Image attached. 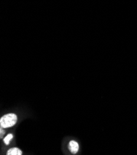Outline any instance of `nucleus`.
I'll return each instance as SVG.
<instances>
[{
	"label": "nucleus",
	"mask_w": 137,
	"mask_h": 155,
	"mask_svg": "<svg viewBox=\"0 0 137 155\" xmlns=\"http://www.w3.org/2000/svg\"><path fill=\"white\" fill-rule=\"evenodd\" d=\"M22 154V151L17 148H11L7 152L8 155H21Z\"/></svg>",
	"instance_id": "obj_3"
},
{
	"label": "nucleus",
	"mask_w": 137,
	"mask_h": 155,
	"mask_svg": "<svg viewBox=\"0 0 137 155\" xmlns=\"http://www.w3.org/2000/svg\"><path fill=\"white\" fill-rule=\"evenodd\" d=\"M68 148L73 154H76L79 150V144L74 140H71L69 143Z\"/></svg>",
	"instance_id": "obj_2"
},
{
	"label": "nucleus",
	"mask_w": 137,
	"mask_h": 155,
	"mask_svg": "<svg viewBox=\"0 0 137 155\" xmlns=\"http://www.w3.org/2000/svg\"><path fill=\"white\" fill-rule=\"evenodd\" d=\"M13 138V135L10 134H8L5 138H4V142L5 143V144L6 145H9L11 140H12V139Z\"/></svg>",
	"instance_id": "obj_4"
},
{
	"label": "nucleus",
	"mask_w": 137,
	"mask_h": 155,
	"mask_svg": "<svg viewBox=\"0 0 137 155\" xmlns=\"http://www.w3.org/2000/svg\"><path fill=\"white\" fill-rule=\"evenodd\" d=\"M0 132H1V138H2L3 137V135L5 134V130L3 129V128L2 127H1V129H0Z\"/></svg>",
	"instance_id": "obj_5"
},
{
	"label": "nucleus",
	"mask_w": 137,
	"mask_h": 155,
	"mask_svg": "<svg viewBox=\"0 0 137 155\" xmlns=\"http://www.w3.org/2000/svg\"><path fill=\"white\" fill-rule=\"evenodd\" d=\"M17 117L15 114H8L0 119V126L2 128H8L14 126L17 122Z\"/></svg>",
	"instance_id": "obj_1"
}]
</instances>
